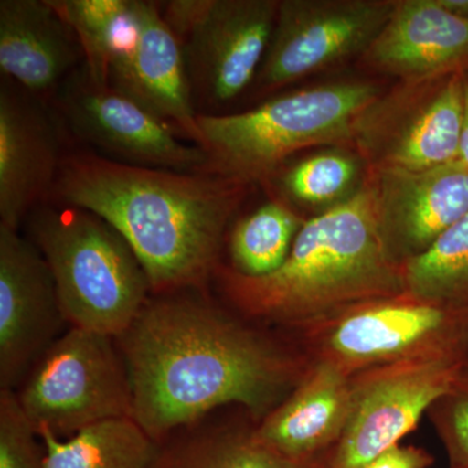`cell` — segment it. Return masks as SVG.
Here are the masks:
<instances>
[{"mask_svg":"<svg viewBox=\"0 0 468 468\" xmlns=\"http://www.w3.org/2000/svg\"><path fill=\"white\" fill-rule=\"evenodd\" d=\"M50 267L37 246L0 226V385L12 389L48 349L61 324Z\"/></svg>","mask_w":468,"mask_h":468,"instance_id":"14","label":"cell"},{"mask_svg":"<svg viewBox=\"0 0 468 468\" xmlns=\"http://www.w3.org/2000/svg\"><path fill=\"white\" fill-rule=\"evenodd\" d=\"M462 73L394 81L356 119L350 147L367 169L419 171L460 158Z\"/></svg>","mask_w":468,"mask_h":468,"instance_id":"7","label":"cell"},{"mask_svg":"<svg viewBox=\"0 0 468 468\" xmlns=\"http://www.w3.org/2000/svg\"><path fill=\"white\" fill-rule=\"evenodd\" d=\"M358 64L369 76L411 81L468 68V20L437 0H394L392 15Z\"/></svg>","mask_w":468,"mask_h":468,"instance_id":"15","label":"cell"},{"mask_svg":"<svg viewBox=\"0 0 468 468\" xmlns=\"http://www.w3.org/2000/svg\"><path fill=\"white\" fill-rule=\"evenodd\" d=\"M64 112L77 133L126 165L209 172L202 147L178 140L171 125L111 86L76 84L64 95Z\"/></svg>","mask_w":468,"mask_h":468,"instance_id":"13","label":"cell"},{"mask_svg":"<svg viewBox=\"0 0 468 468\" xmlns=\"http://www.w3.org/2000/svg\"><path fill=\"white\" fill-rule=\"evenodd\" d=\"M310 329L319 358L350 375L423 356H468V310L408 294L367 302Z\"/></svg>","mask_w":468,"mask_h":468,"instance_id":"8","label":"cell"},{"mask_svg":"<svg viewBox=\"0 0 468 468\" xmlns=\"http://www.w3.org/2000/svg\"><path fill=\"white\" fill-rule=\"evenodd\" d=\"M393 8L394 0H279L272 37L251 89L268 94L359 61Z\"/></svg>","mask_w":468,"mask_h":468,"instance_id":"11","label":"cell"},{"mask_svg":"<svg viewBox=\"0 0 468 468\" xmlns=\"http://www.w3.org/2000/svg\"><path fill=\"white\" fill-rule=\"evenodd\" d=\"M137 38L110 77L113 89L198 143V113L180 42L155 3L135 0Z\"/></svg>","mask_w":468,"mask_h":468,"instance_id":"16","label":"cell"},{"mask_svg":"<svg viewBox=\"0 0 468 468\" xmlns=\"http://www.w3.org/2000/svg\"><path fill=\"white\" fill-rule=\"evenodd\" d=\"M304 220L284 201L264 203L242 218L230 233V268L246 277L275 272L288 258Z\"/></svg>","mask_w":468,"mask_h":468,"instance_id":"24","label":"cell"},{"mask_svg":"<svg viewBox=\"0 0 468 468\" xmlns=\"http://www.w3.org/2000/svg\"><path fill=\"white\" fill-rule=\"evenodd\" d=\"M350 403L349 372L318 359L254 432L261 442L294 460L329 457L346 426Z\"/></svg>","mask_w":468,"mask_h":468,"instance_id":"17","label":"cell"},{"mask_svg":"<svg viewBox=\"0 0 468 468\" xmlns=\"http://www.w3.org/2000/svg\"><path fill=\"white\" fill-rule=\"evenodd\" d=\"M248 185L211 172L138 167L81 154L64 160L57 192L128 242L151 292L202 285L218 267L228 224Z\"/></svg>","mask_w":468,"mask_h":468,"instance_id":"2","label":"cell"},{"mask_svg":"<svg viewBox=\"0 0 468 468\" xmlns=\"http://www.w3.org/2000/svg\"><path fill=\"white\" fill-rule=\"evenodd\" d=\"M280 192L315 215L349 201L365 187L367 167L350 147H325L280 169Z\"/></svg>","mask_w":468,"mask_h":468,"instance_id":"23","label":"cell"},{"mask_svg":"<svg viewBox=\"0 0 468 468\" xmlns=\"http://www.w3.org/2000/svg\"><path fill=\"white\" fill-rule=\"evenodd\" d=\"M402 273L410 297L468 310V212Z\"/></svg>","mask_w":468,"mask_h":468,"instance_id":"25","label":"cell"},{"mask_svg":"<svg viewBox=\"0 0 468 468\" xmlns=\"http://www.w3.org/2000/svg\"><path fill=\"white\" fill-rule=\"evenodd\" d=\"M435 463L431 452L417 446L396 445L381 452L362 468H430Z\"/></svg>","mask_w":468,"mask_h":468,"instance_id":"28","label":"cell"},{"mask_svg":"<svg viewBox=\"0 0 468 468\" xmlns=\"http://www.w3.org/2000/svg\"><path fill=\"white\" fill-rule=\"evenodd\" d=\"M468 356H423L351 375L346 426L331 468H362L417 428L426 412L452 389Z\"/></svg>","mask_w":468,"mask_h":468,"instance_id":"10","label":"cell"},{"mask_svg":"<svg viewBox=\"0 0 468 468\" xmlns=\"http://www.w3.org/2000/svg\"><path fill=\"white\" fill-rule=\"evenodd\" d=\"M61 314L73 328L119 338L150 300L146 272L110 224L82 208H46L33 221Z\"/></svg>","mask_w":468,"mask_h":468,"instance_id":"5","label":"cell"},{"mask_svg":"<svg viewBox=\"0 0 468 468\" xmlns=\"http://www.w3.org/2000/svg\"><path fill=\"white\" fill-rule=\"evenodd\" d=\"M116 341L131 380L133 419L158 445L230 403L263 420L310 367L214 304L183 295L150 298Z\"/></svg>","mask_w":468,"mask_h":468,"instance_id":"1","label":"cell"},{"mask_svg":"<svg viewBox=\"0 0 468 468\" xmlns=\"http://www.w3.org/2000/svg\"><path fill=\"white\" fill-rule=\"evenodd\" d=\"M378 236L397 266L420 257L468 212V168L367 169Z\"/></svg>","mask_w":468,"mask_h":468,"instance_id":"12","label":"cell"},{"mask_svg":"<svg viewBox=\"0 0 468 468\" xmlns=\"http://www.w3.org/2000/svg\"><path fill=\"white\" fill-rule=\"evenodd\" d=\"M279 0H175L165 18L181 48L190 84L214 104L237 100L260 72Z\"/></svg>","mask_w":468,"mask_h":468,"instance_id":"9","label":"cell"},{"mask_svg":"<svg viewBox=\"0 0 468 468\" xmlns=\"http://www.w3.org/2000/svg\"><path fill=\"white\" fill-rule=\"evenodd\" d=\"M451 468H461V467H451Z\"/></svg>","mask_w":468,"mask_h":468,"instance_id":"31","label":"cell"},{"mask_svg":"<svg viewBox=\"0 0 468 468\" xmlns=\"http://www.w3.org/2000/svg\"><path fill=\"white\" fill-rule=\"evenodd\" d=\"M46 468H154L159 445L133 418H116L61 440L48 427L37 430Z\"/></svg>","mask_w":468,"mask_h":468,"instance_id":"20","label":"cell"},{"mask_svg":"<svg viewBox=\"0 0 468 468\" xmlns=\"http://www.w3.org/2000/svg\"><path fill=\"white\" fill-rule=\"evenodd\" d=\"M37 436L17 393L0 389V468H46Z\"/></svg>","mask_w":468,"mask_h":468,"instance_id":"26","label":"cell"},{"mask_svg":"<svg viewBox=\"0 0 468 468\" xmlns=\"http://www.w3.org/2000/svg\"><path fill=\"white\" fill-rule=\"evenodd\" d=\"M428 412L448 452L451 467L468 468V365L452 389Z\"/></svg>","mask_w":468,"mask_h":468,"instance_id":"27","label":"cell"},{"mask_svg":"<svg viewBox=\"0 0 468 468\" xmlns=\"http://www.w3.org/2000/svg\"><path fill=\"white\" fill-rule=\"evenodd\" d=\"M75 34L88 63V79L110 86L113 69L137 38L135 0H50Z\"/></svg>","mask_w":468,"mask_h":468,"instance_id":"21","label":"cell"},{"mask_svg":"<svg viewBox=\"0 0 468 468\" xmlns=\"http://www.w3.org/2000/svg\"><path fill=\"white\" fill-rule=\"evenodd\" d=\"M154 468H331L329 457L294 460L261 442L254 430H212L159 451Z\"/></svg>","mask_w":468,"mask_h":468,"instance_id":"22","label":"cell"},{"mask_svg":"<svg viewBox=\"0 0 468 468\" xmlns=\"http://www.w3.org/2000/svg\"><path fill=\"white\" fill-rule=\"evenodd\" d=\"M58 168L57 143L45 117L2 86L0 90V226L17 230L48 192Z\"/></svg>","mask_w":468,"mask_h":468,"instance_id":"18","label":"cell"},{"mask_svg":"<svg viewBox=\"0 0 468 468\" xmlns=\"http://www.w3.org/2000/svg\"><path fill=\"white\" fill-rule=\"evenodd\" d=\"M116 338L73 328L32 366L17 393L36 430L60 439L116 418H133V393Z\"/></svg>","mask_w":468,"mask_h":468,"instance_id":"6","label":"cell"},{"mask_svg":"<svg viewBox=\"0 0 468 468\" xmlns=\"http://www.w3.org/2000/svg\"><path fill=\"white\" fill-rule=\"evenodd\" d=\"M228 301L250 318L310 328L367 302L406 294L402 267L385 251L365 185L349 201L304 220L271 275L218 266Z\"/></svg>","mask_w":468,"mask_h":468,"instance_id":"3","label":"cell"},{"mask_svg":"<svg viewBox=\"0 0 468 468\" xmlns=\"http://www.w3.org/2000/svg\"><path fill=\"white\" fill-rule=\"evenodd\" d=\"M69 34L50 0H2L0 70L27 90H51L77 60Z\"/></svg>","mask_w":468,"mask_h":468,"instance_id":"19","label":"cell"},{"mask_svg":"<svg viewBox=\"0 0 468 468\" xmlns=\"http://www.w3.org/2000/svg\"><path fill=\"white\" fill-rule=\"evenodd\" d=\"M463 80V120H462L460 160L468 168V68L462 73Z\"/></svg>","mask_w":468,"mask_h":468,"instance_id":"29","label":"cell"},{"mask_svg":"<svg viewBox=\"0 0 468 468\" xmlns=\"http://www.w3.org/2000/svg\"><path fill=\"white\" fill-rule=\"evenodd\" d=\"M385 89L383 80L371 76H343L243 112L199 113L197 144L207 154L211 174L248 186L271 180L300 151L350 147L356 119Z\"/></svg>","mask_w":468,"mask_h":468,"instance_id":"4","label":"cell"},{"mask_svg":"<svg viewBox=\"0 0 468 468\" xmlns=\"http://www.w3.org/2000/svg\"><path fill=\"white\" fill-rule=\"evenodd\" d=\"M437 2L454 16L468 20V0H437Z\"/></svg>","mask_w":468,"mask_h":468,"instance_id":"30","label":"cell"}]
</instances>
